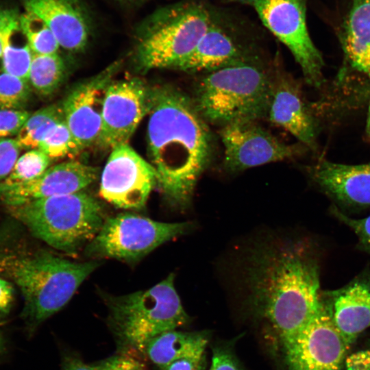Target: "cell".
Segmentation results:
<instances>
[{"mask_svg":"<svg viewBox=\"0 0 370 370\" xmlns=\"http://www.w3.org/2000/svg\"><path fill=\"white\" fill-rule=\"evenodd\" d=\"M148 153L164 203L184 212L214 151L208 123L193 98L168 85L150 90Z\"/></svg>","mask_w":370,"mask_h":370,"instance_id":"cell-1","label":"cell"},{"mask_svg":"<svg viewBox=\"0 0 370 370\" xmlns=\"http://www.w3.org/2000/svg\"><path fill=\"white\" fill-rule=\"evenodd\" d=\"M247 255L243 282L283 344L325 308L318 260L308 245L293 239L260 243Z\"/></svg>","mask_w":370,"mask_h":370,"instance_id":"cell-2","label":"cell"},{"mask_svg":"<svg viewBox=\"0 0 370 370\" xmlns=\"http://www.w3.org/2000/svg\"><path fill=\"white\" fill-rule=\"evenodd\" d=\"M3 209L32 237L69 255L85 249L107 218L101 203L84 190Z\"/></svg>","mask_w":370,"mask_h":370,"instance_id":"cell-3","label":"cell"},{"mask_svg":"<svg viewBox=\"0 0 370 370\" xmlns=\"http://www.w3.org/2000/svg\"><path fill=\"white\" fill-rule=\"evenodd\" d=\"M260 62L221 68L204 73L193 98L208 123L221 127L267 118L273 74Z\"/></svg>","mask_w":370,"mask_h":370,"instance_id":"cell-4","label":"cell"},{"mask_svg":"<svg viewBox=\"0 0 370 370\" xmlns=\"http://www.w3.org/2000/svg\"><path fill=\"white\" fill-rule=\"evenodd\" d=\"M175 275L148 289L112 295L101 293L108 309V323L119 343L143 354L147 343L188 322L175 288Z\"/></svg>","mask_w":370,"mask_h":370,"instance_id":"cell-5","label":"cell"},{"mask_svg":"<svg viewBox=\"0 0 370 370\" xmlns=\"http://www.w3.org/2000/svg\"><path fill=\"white\" fill-rule=\"evenodd\" d=\"M17 221L0 226V278L20 291L24 309L60 297L69 282L66 258L36 246Z\"/></svg>","mask_w":370,"mask_h":370,"instance_id":"cell-6","label":"cell"},{"mask_svg":"<svg viewBox=\"0 0 370 370\" xmlns=\"http://www.w3.org/2000/svg\"><path fill=\"white\" fill-rule=\"evenodd\" d=\"M213 9L204 0H186L153 14L137 46L140 67L175 69L193 51L206 32Z\"/></svg>","mask_w":370,"mask_h":370,"instance_id":"cell-7","label":"cell"},{"mask_svg":"<svg viewBox=\"0 0 370 370\" xmlns=\"http://www.w3.org/2000/svg\"><path fill=\"white\" fill-rule=\"evenodd\" d=\"M193 227L190 222L166 223L136 213H119L107 217L84 249L90 258L134 263L161 245L188 233Z\"/></svg>","mask_w":370,"mask_h":370,"instance_id":"cell-8","label":"cell"},{"mask_svg":"<svg viewBox=\"0 0 370 370\" xmlns=\"http://www.w3.org/2000/svg\"><path fill=\"white\" fill-rule=\"evenodd\" d=\"M223 1L251 8L264 26L289 49L306 82L314 88L322 86L324 62L308 31V0Z\"/></svg>","mask_w":370,"mask_h":370,"instance_id":"cell-9","label":"cell"},{"mask_svg":"<svg viewBox=\"0 0 370 370\" xmlns=\"http://www.w3.org/2000/svg\"><path fill=\"white\" fill-rule=\"evenodd\" d=\"M238 20L214 7L208 28L193 51L175 69L208 73L237 64L259 62L255 45Z\"/></svg>","mask_w":370,"mask_h":370,"instance_id":"cell-10","label":"cell"},{"mask_svg":"<svg viewBox=\"0 0 370 370\" xmlns=\"http://www.w3.org/2000/svg\"><path fill=\"white\" fill-rule=\"evenodd\" d=\"M156 187L154 168L128 143L112 149L99 184V193L104 200L119 209L141 210Z\"/></svg>","mask_w":370,"mask_h":370,"instance_id":"cell-11","label":"cell"},{"mask_svg":"<svg viewBox=\"0 0 370 370\" xmlns=\"http://www.w3.org/2000/svg\"><path fill=\"white\" fill-rule=\"evenodd\" d=\"M258 121H236L220 130L224 149L223 166L236 173L297 156L300 146L282 141L259 125Z\"/></svg>","mask_w":370,"mask_h":370,"instance_id":"cell-12","label":"cell"},{"mask_svg":"<svg viewBox=\"0 0 370 370\" xmlns=\"http://www.w3.org/2000/svg\"><path fill=\"white\" fill-rule=\"evenodd\" d=\"M283 346L289 370H340L349 347L325 306Z\"/></svg>","mask_w":370,"mask_h":370,"instance_id":"cell-13","label":"cell"},{"mask_svg":"<svg viewBox=\"0 0 370 370\" xmlns=\"http://www.w3.org/2000/svg\"><path fill=\"white\" fill-rule=\"evenodd\" d=\"M150 90L136 78L110 82L104 99L99 145L112 149L128 143L148 113Z\"/></svg>","mask_w":370,"mask_h":370,"instance_id":"cell-14","label":"cell"},{"mask_svg":"<svg viewBox=\"0 0 370 370\" xmlns=\"http://www.w3.org/2000/svg\"><path fill=\"white\" fill-rule=\"evenodd\" d=\"M99 173L97 167L78 161L57 164L32 180L0 185V206L5 208L84 190L96 181Z\"/></svg>","mask_w":370,"mask_h":370,"instance_id":"cell-15","label":"cell"},{"mask_svg":"<svg viewBox=\"0 0 370 370\" xmlns=\"http://www.w3.org/2000/svg\"><path fill=\"white\" fill-rule=\"evenodd\" d=\"M115 69L75 86L62 102L64 121L81 150L99 144L105 96Z\"/></svg>","mask_w":370,"mask_h":370,"instance_id":"cell-16","label":"cell"},{"mask_svg":"<svg viewBox=\"0 0 370 370\" xmlns=\"http://www.w3.org/2000/svg\"><path fill=\"white\" fill-rule=\"evenodd\" d=\"M267 118L312 149L317 147L318 123L299 86L287 75L273 74Z\"/></svg>","mask_w":370,"mask_h":370,"instance_id":"cell-17","label":"cell"},{"mask_svg":"<svg viewBox=\"0 0 370 370\" xmlns=\"http://www.w3.org/2000/svg\"><path fill=\"white\" fill-rule=\"evenodd\" d=\"M326 310L350 345L370 327V272H363L343 287L322 292Z\"/></svg>","mask_w":370,"mask_h":370,"instance_id":"cell-18","label":"cell"},{"mask_svg":"<svg viewBox=\"0 0 370 370\" xmlns=\"http://www.w3.org/2000/svg\"><path fill=\"white\" fill-rule=\"evenodd\" d=\"M308 173L336 202L347 206H370V162L345 164L321 159L309 167Z\"/></svg>","mask_w":370,"mask_h":370,"instance_id":"cell-19","label":"cell"},{"mask_svg":"<svg viewBox=\"0 0 370 370\" xmlns=\"http://www.w3.org/2000/svg\"><path fill=\"white\" fill-rule=\"evenodd\" d=\"M25 11L42 19L60 47L70 51L86 45L89 28L84 11L77 0H23Z\"/></svg>","mask_w":370,"mask_h":370,"instance_id":"cell-20","label":"cell"},{"mask_svg":"<svg viewBox=\"0 0 370 370\" xmlns=\"http://www.w3.org/2000/svg\"><path fill=\"white\" fill-rule=\"evenodd\" d=\"M208 342L205 332H186L176 330L165 332L151 339L145 354L161 368L175 360L204 355Z\"/></svg>","mask_w":370,"mask_h":370,"instance_id":"cell-21","label":"cell"},{"mask_svg":"<svg viewBox=\"0 0 370 370\" xmlns=\"http://www.w3.org/2000/svg\"><path fill=\"white\" fill-rule=\"evenodd\" d=\"M62 103H53L31 114L15 139L21 149H38L46 135L63 121Z\"/></svg>","mask_w":370,"mask_h":370,"instance_id":"cell-22","label":"cell"},{"mask_svg":"<svg viewBox=\"0 0 370 370\" xmlns=\"http://www.w3.org/2000/svg\"><path fill=\"white\" fill-rule=\"evenodd\" d=\"M19 19V18H18ZM18 19L8 29L4 42L1 72H5L28 82L34 53L26 39L21 38Z\"/></svg>","mask_w":370,"mask_h":370,"instance_id":"cell-23","label":"cell"},{"mask_svg":"<svg viewBox=\"0 0 370 370\" xmlns=\"http://www.w3.org/2000/svg\"><path fill=\"white\" fill-rule=\"evenodd\" d=\"M65 67L61 57L57 53L33 54L28 82L40 95L47 96L53 93L61 84Z\"/></svg>","mask_w":370,"mask_h":370,"instance_id":"cell-24","label":"cell"},{"mask_svg":"<svg viewBox=\"0 0 370 370\" xmlns=\"http://www.w3.org/2000/svg\"><path fill=\"white\" fill-rule=\"evenodd\" d=\"M19 27L34 54L57 53L60 45L47 25L39 17L26 12L19 16Z\"/></svg>","mask_w":370,"mask_h":370,"instance_id":"cell-25","label":"cell"},{"mask_svg":"<svg viewBox=\"0 0 370 370\" xmlns=\"http://www.w3.org/2000/svg\"><path fill=\"white\" fill-rule=\"evenodd\" d=\"M51 160L39 149H30L18 157L12 171L0 185L8 186L32 180L49 167Z\"/></svg>","mask_w":370,"mask_h":370,"instance_id":"cell-26","label":"cell"},{"mask_svg":"<svg viewBox=\"0 0 370 370\" xmlns=\"http://www.w3.org/2000/svg\"><path fill=\"white\" fill-rule=\"evenodd\" d=\"M38 149L51 160L74 156L81 151L64 119L46 135Z\"/></svg>","mask_w":370,"mask_h":370,"instance_id":"cell-27","label":"cell"},{"mask_svg":"<svg viewBox=\"0 0 370 370\" xmlns=\"http://www.w3.org/2000/svg\"><path fill=\"white\" fill-rule=\"evenodd\" d=\"M30 93L29 82L5 72L0 73V110H25Z\"/></svg>","mask_w":370,"mask_h":370,"instance_id":"cell-28","label":"cell"},{"mask_svg":"<svg viewBox=\"0 0 370 370\" xmlns=\"http://www.w3.org/2000/svg\"><path fill=\"white\" fill-rule=\"evenodd\" d=\"M350 3L343 18L341 36L370 37V0H351Z\"/></svg>","mask_w":370,"mask_h":370,"instance_id":"cell-29","label":"cell"},{"mask_svg":"<svg viewBox=\"0 0 370 370\" xmlns=\"http://www.w3.org/2000/svg\"><path fill=\"white\" fill-rule=\"evenodd\" d=\"M330 211L334 217L354 231L360 246L370 254V215L361 219L352 218L334 206L331 207Z\"/></svg>","mask_w":370,"mask_h":370,"instance_id":"cell-30","label":"cell"},{"mask_svg":"<svg viewBox=\"0 0 370 370\" xmlns=\"http://www.w3.org/2000/svg\"><path fill=\"white\" fill-rule=\"evenodd\" d=\"M30 115L25 110H0V139L16 136Z\"/></svg>","mask_w":370,"mask_h":370,"instance_id":"cell-31","label":"cell"},{"mask_svg":"<svg viewBox=\"0 0 370 370\" xmlns=\"http://www.w3.org/2000/svg\"><path fill=\"white\" fill-rule=\"evenodd\" d=\"M95 366L97 370H147L142 360L127 351L103 360Z\"/></svg>","mask_w":370,"mask_h":370,"instance_id":"cell-32","label":"cell"},{"mask_svg":"<svg viewBox=\"0 0 370 370\" xmlns=\"http://www.w3.org/2000/svg\"><path fill=\"white\" fill-rule=\"evenodd\" d=\"M21 147L16 139H0V182L12 171L18 158Z\"/></svg>","mask_w":370,"mask_h":370,"instance_id":"cell-33","label":"cell"},{"mask_svg":"<svg viewBox=\"0 0 370 370\" xmlns=\"http://www.w3.org/2000/svg\"><path fill=\"white\" fill-rule=\"evenodd\" d=\"M209 370H243V368L231 349L218 346L213 349Z\"/></svg>","mask_w":370,"mask_h":370,"instance_id":"cell-34","label":"cell"},{"mask_svg":"<svg viewBox=\"0 0 370 370\" xmlns=\"http://www.w3.org/2000/svg\"><path fill=\"white\" fill-rule=\"evenodd\" d=\"M15 287L10 282L0 278V319L10 312L14 301Z\"/></svg>","mask_w":370,"mask_h":370,"instance_id":"cell-35","label":"cell"},{"mask_svg":"<svg viewBox=\"0 0 370 370\" xmlns=\"http://www.w3.org/2000/svg\"><path fill=\"white\" fill-rule=\"evenodd\" d=\"M19 16L12 10L0 9V71L2 68V56L6 33Z\"/></svg>","mask_w":370,"mask_h":370,"instance_id":"cell-36","label":"cell"},{"mask_svg":"<svg viewBox=\"0 0 370 370\" xmlns=\"http://www.w3.org/2000/svg\"><path fill=\"white\" fill-rule=\"evenodd\" d=\"M204 355L197 358H186L175 360L160 370H204Z\"/></svg>","mask_w":370,"mask_h":370,"instance_id":"cell-37","label":"cell"},{"mask_svg":"<svg viewBox=\"0 0 370 370\" xmlns=\"http://www.w3.org/2000/svg\"><path fill=\"white\" fill-rule=\"evenodd\" d=\"M62 370H97V369L95 365H88L78 357L69 354L64 356Z\"/></svg>","mask_w":370,"mask_h":370,"instance_id":"cell-38","label":"cell"}]
</instances>
